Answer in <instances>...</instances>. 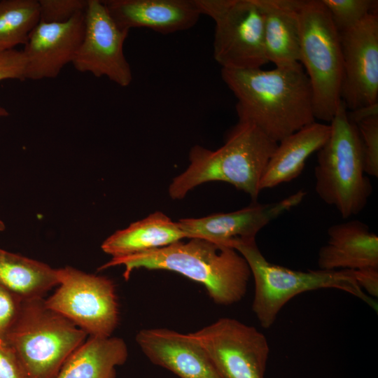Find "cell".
<instances>
[{
  "mask_svg": "<svg viewBox=\"0 0 378 378\" xmlns=\"http://www.w3.org/2000/svg\"><path fill=\"white\" fill-rule=\"evenodd\" d=\"M221 77L237 98L239 121L254 125L276 143L316 121L310 82L300 63L271 70L222 69Z\"/></svg>",
  "mask_w": 378,
  "mask_h": 378,
  "instance_id": "cell-1",
  "label": "cell"
},
{
  "mask_svg": "<svg viewBox=\"0 0 378 378\" xmlns=\"http://www.w3.org/2000/svg\"><path fill=\"white\" fill-rule=\"evenodd\" d=\"M120 265L124 267L126 281L136 269L176 272L202 284L214 303L225 306L237 303L244 298L251 276L248 262L236 249L200 238L111 258L98 270Z\"/></svg>",
  "mask_w": 378,
  "mask_h": 378,
  "instance_id": "cell-2",
  "label": "cell"
},
{
  "mask_svg": "<svg viewBox=\"0 0 378 378\" xmlns=\"http://www.w3.org/2000/svg\"><path fill=\"white\" fill-rule=\"evenodd\" d=\"M277 144L254 125L238 121L219 148L196 145L190 149V164L173 178L169 195L181 200L197 186L217 181L232 185L257 202L262 175Z\"/></svg>",
  "mask_w": 378,
  "mask_h": 378,
  "instance_id": "cell-3",
  "label": "cell"
},
{
  "mask_svg": "<svg viewBox=\"0 0 378 378\" xmlns=\"http://www.w3.org/2000/svg\"><path fill=\"white\" fill-rule=\"evenodd\" d=\"M347 111L341 99L330 122V136L318 150L314 168L318 196L337 209L342 218L362 211L372 192L364 172L358 130Z\"/></svg>",
  "mask_w": 378,
  "mask_h": 378,
  "instance_id": "cell-4",
  "label": "cell"
},
{
  "mask_svg": "<svg viewBox=\"0 0 378 378\" xmlns=\"http://www.w3.org/2000/svg\"><path fill=\"white\" fill-rule=\"evenodd\" d=\"M232 247L246 260L255 285L252 310L260 326L270 328L283 307L298 295L335 288L363 300L377 311V302L358 286L354 270L298 271L272 264L262 254L255 240L236 242Z\"/></svg>",
  "mask_w": 378,
  "mask_h": 378,
  "instance_id": "cell-5",
  "label": "cell"
},
{
  "mask_svg": "<svg viewBox=\"0 0 378 378\" xmlns=\"http://www.w3.org/2000/svg\"><path fill=\"white\" fill-rule=\"evenodd\" d=\"M88 335L48 309L43 298L22 300L7 338L29 378H55L68 357Z\"/></svg>",
  "mask_w": 378,
  "mask_h": 378,
  "instance_id": "cell-6",
  "label": "cell"
},
{
  "mask_svg": "<svg viewBox=\"0 0 378 378\" xmlns=\"http://www.w3.org/2000/svg\"><path fill=\"white\" fill-rule=\"evenodd\" d=\"M300 64L312 92L315 120L330 122L343 78L340 36L321 0H302L299 8Z\"/></svg>",
  "mask_w": 378,
  "mask_h": 378,
  "instance_id": "cell-7",
  "label": "cell"
},
{
  "mask_svg": "<svg viewBox=\"0 0 378 378\" xmlns=\"http://www.w3.org/2000/svg\"><path fill=\"white\" fill-rule=\"evenodd\" d=\"M215 22L214 57L225 69H253L268 63L263 16L256 0H195Z\"/></svg>",
  "mask_w": 378,
  "mask_h": 378,
  "instance_id": "cell-8",
  "label": "cell"
},
{
  "mask_svg": "<svg viewBox=\"0 0 378 378\" xmlns=\"http://www.w3.org/2000/svg\"><path fill=\"white\" fill-rule=\"evenodd\" d=\"M58 284L46 306L67 318L89 337L112 336L119 322L114 282L71 267L57 269Z\"/></svg>",
  "mask_w": 378,
  "mask_h": 378,
  "instance_id": "cell-9",
  "label": "cell"
},
{
  "mask_svg": "<svg viewBox=\"0 0 378 378\" xmlns=\"http://www.w3.org/2000/svg\"><path fill=\"white\" fill-rule=\"evenodd\" d=\"M189 335L222 378H265L270 346L255 327L224 317Z\"/></svg>",
  "mask_w": 378,
  "mask_h": 378,
  "instance_id": "cell-10",
  "label": "cell"
},
{
  "mask_svg": "<svg viewBox=\"0 0 378 378\" xmlns=\"http://www.w3.org/2000/svg\"><path fill=\"white\" fill-rule=\"evenodd\" d=\"M129 31L115 22L103 1L88 0L83 38L72 62L74 68L127 87L132 73L123 46Z\"/></svg>",
  "mask_w": 378,
  "mask_h": 378,
  "instance_id": "cell-11",
  "label": "cell"
},
{
  "mask_svg": "<svg viewBox=\"0 0 378 378\" xmlns=\"http://www.w3.org/2000/svg\"><path fill=\"white\" fill-rule=\"evenodd\" d=\"M339 36L343 62L342 101L350 111L377 103V13H370Z\"/></svg>",
  "mask_w": 378,
  "mask_h": 378,
  "instance_id": "cell-12",
  "label": "cell"
},
{
  "mask_svg": "<svg viewBox=\"0 0 378 378\" xmlns=\"http://www.w3.org/2000/svg\"><path fill=\"white\" fill-rule=\"evenodd\" d=\"M307 192L300 190L271 203L253 202L241 209L178 222L186 238H200L232 247L236 242L255 240L258 232L281 214L300 204Z\"/></svg>",
  "mask_w": 378,
  "mask_h": 378,
  "instance_id": "cell-13",
  "label": "cell"
},
{
  "mask_svg": "<svg viewBox=\"0 0 378 378\" xmlns=\"http://www.w3.org/2000/svg\"><path fill=\"white\" fill-rule=\"evenodd\" d=\"M85 31V11L64 23L39 22L22 50L25 78L41 80L56 78L73 59Z\"/></svg>",
  "mask_w": 378,
  "mask_h": 378,
  "instance_id": "cell-14",
  "label": "cell"
},
{
  "mask_svg": "<svg viewBox=\"0 0 378 378\" xmlns=\"http://www.w3.org/2000/svg\"><path fill=\"white\" fill-rule=\"evenodd\" d=\"M136 342L154 365L180 378H222L206 353L188 334L168 328H145Z\"/></svg>",
  "mask_w": 378,
  "mask_h": 378,
  "instance_id": "cell-15",
  "label": "cell"
},
{
  "mask_svg": "<svg viewBox=\"0 0 378 378\" xmlns=\"http://www.w3.org/2000/svg\"><path fill=\"white\" fill-rule=\"evenodd\" d=\"M115 22L130 31L148 28L169 34L194 27L201 12L195 0H108L103 1Z\"/></svg>",
  "mask_w": 378,
  "mask_h": 378,
  "instance_id": "cell-16",
  "label": "cell"
},
{
  "mask_svg": "<svg viewBox=\"0 0 378 378\" xmlns=\"http://www.w3.org/2000/svg\"><path fill=\"white\" fill-rule=\"evenodd\" d=\"M327 234L318 253L319 270L378 267V236L367 224L358 220L340 223L329 227Z\"/></svg>",
  "mask_w": 378,
  "mask_h": 378,
  "instance_id": "cell-17",
  "label": "cell"
},
{
  "mask_svg": "<svg viewBox=\"0 0 378 378\" xmlns=\"http://www.w3.org/2000/svg\"><path fill=\"white\" fill-rule=\"evenodd\" d=\"M263 16L264 46L276 67L300 63L299 8L302 0H256Z\"/></svg>",
  "mask_w": 378,
  "mask_h": 378,
  "instance_id": "cell-18",
  "label": "cell"
},
{
  "mask_svg": "<svg viewBox=\"0 0 378 378\" xmlns=\"http://www.w3.org/2000/svg\"><path fill=\"white\" fill-rule=\"evenodd\" d=\"M330 125L313 122L280 141L263 172L260 191L296 178L305 162L326 142Z\"/></svg>",
  "mask_w": 378,
  "mask_h": 378,
  "instance_id": "cell-19",
  "label": "cell"
},
{
  "mask_svg": "<svg viewBox=\"0 0 378 378\" xmlns=\"http://www.w3.org/2000/svg\"><path fill=\"white\" fill-rule=\"evenodd\" d=\"M185 238L178 222L161 211H155L115 232L101 247L104 253L116 258L164 247Z\"/></svg>",
  "mask_w": 378,
  "mask_h": 378,
  "instance_id": "cell-20",
  "label": "cell"
},
{
  "mask_svg": "<svg viewBox=\"0 0 378 378\" xmlns=\"http://www.w3.org/2000/svg\"><path fill=\"white\" fill-rule=\"evenodd\" d=\"M128 358L120 337H89L66 360L55 378H115Z\"/></svg>",
  "mask_w": 378,
  "mask_h": 378,
  "instance_id": "cell-21",
  "label": "cell"
},
{
  "mask_svg": "<svg viewBox=\"0 0 378 378\" xmlns=\"http://www.w3.org/2000/svg\"><path fill=\"white\" fill-rule=\"evenodd\" d=\"M57 284V269L0 248V286L24 300L43 298Z\"/></svg>",
  "mask_w": 378,
  "mask_h": 378,
  "instance_id": "cell-22",
  "label": "cell"
},
{
  "mask_svg": "<svg viewBox=\"0 0 378 378\" xmlns=\"http://www.w3.org/2000/svg\"><path fill=\"white\" fill-rule=\"evenodd\" d=\"M39 22L38 1H0V50L25 45Z\"/></svg>",
  "mask_w": 378,
  "mask_h": 378,
  "instance_id": "cell-23",
  "label": "cell"
},
{
  "mask_svg": "<svg viewBox=\"0 0 378 378\" xmlns=\"http://www.w3.org/2000/svg\"><path fill=\"white\" fill-rule=\"evenodd\" d=\"M338 33L347 30L375 12L374 0H321Z\"/></svg>",
  "mask_w": 378,
  "mask_h": 378,
  "instance_id": "cell-24",
  "label": "cell"
},
{
  "mask_svg": "<svg viewBox=\"0 0 378 378\" xmlns=\"http://www.w3.org/2000/svg\"><path fill=\"white\" fill-rule=\"evenodd\" d=\"M360 134L364 172L378 177V115L365 119L356 125Z\"/></svg>",
  "mask_w": 378,
  "mask_h": 378,
  "instance_id": "cell-25",
  "label": "cell"
},
{
  "mask_svg": "<svg viewBox=\"0 0 378 378\" xmlns=\"http://www.w3.org/2000/svg\"><path fill=\"white\" fill-rule=\"evenodd\" d=\"M88 0H40V22L64 23L84 12Z\"/></svg>",
  "mask_w": 378,
  "mask_h": 378,
  "instance_id": "cell-26",
  "label": "cell"
},
{
  "mask_svg": "<svg viewBox=\"0 0 378 378\" xmlns=\"http://www.w3.org/2000/svg\"><path fill=\"white\" fill-rule=\"evenodd\" d=\"M23 300L0 286V344L8 345L7 338L17 321Z\"/></svg>",
  "mask_w": 378,
  "mask_h": 378,
  "instance_id": "cell-27",
  "label": "cell"
},
{
  "mask_svg": "<svg viewBox=\"0 0 378 378\" xmlns=\"http://www.w3.org/2000/svg\"><path fill=\"white\" fill-rule=\"evenodd\" d=\"M6 79L26 80L25 58L22 50H0V81ZM7 115L8 112L0 106V117Z\"/></svg>",
  "mask_w": 378,
  "mask_h": 378,
  "instance_id": "cell-28",
  "label": "cell"
},
{
  "mask_svg": "<svg viewBox=\"0 0 378 378\" xmlns=\"http://www.w3.org/2000/svg\"><path fill=\"white\" fill-rule=\"evenodd\" d=\"M0 378H29L13 349L0 344Z\"/></svg>",
  "mask_w": 378,
  "mask_h": 378,
  "instance_id": "cell-29",
  "label": "cell"
},
{
  "mask_svg": "<svg viewBox=\"0 0 378 378\" xmlns=\"http://www.w3.org/2000/svg\"><path fill=\"white\" fill-rule=\"evenodd\" d=\"M354 274L361 289L371 298H377L378 267H369L354 270Z\"/></svg>",
  "mask_w": 378,
  "mask_h": 378,
  "instance_id": "cell-30",
  "label": "cell"
},
{
  "mask_svg": "<svg viewBox=\"0 0 378 378\" xmlns=\"http://www.w3.org/2000/svg\"><path fill=\"white\" fill-rule=\"evenodd\" d=\"M347 115L349 120L357 125L365 119L378 115V102L347 111Z\"/></svg>",
  "mask_w": 378,
  "mask_h": 378,
  "instance_id": "cell-31",
  "label": "cell"
},
{
  "mask_svg": "<svg viewBox=\"0 0 378 378\" xmlns=\"http://www.w3.org/2000/svg\"><path fill=\"white\" fill-rule=\"evenodd\" d=\"M5 229V225L4 223L0 220V231H2Z\"/></svg>",
  "mask_w": 378,
  "mask_h": 378,
  "instance_id": "cell-32",
  "label": "cell"
}]
</instances>
